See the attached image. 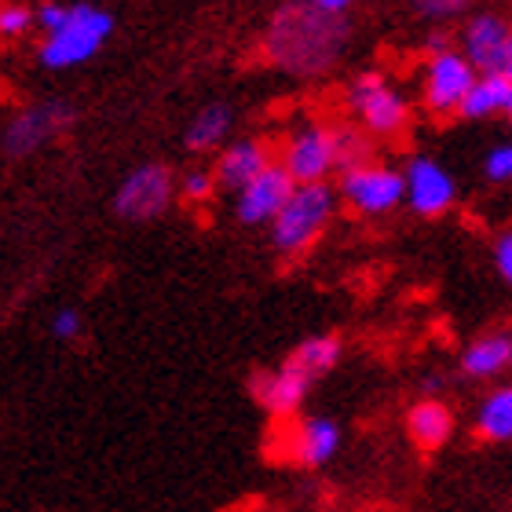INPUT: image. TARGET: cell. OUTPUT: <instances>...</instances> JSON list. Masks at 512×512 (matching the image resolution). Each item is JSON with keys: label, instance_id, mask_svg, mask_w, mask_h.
Listing matches in <instances>:
<instances>
[{"label": "cell", "instance_id": "obj_19", "mask_svg": "<svg viewBox=\"0 0 512 512\" xmlns=\"http://www.w3.org/2000/svg\"><path fill=\"white\" fill-rule=\"evenodd\" d=\"M461 118L483 121V118H512V81L505 74H483L476 88L469 92Z\"/></svg>", "mask_w": 512, "mask_h": 512}, {"label": "cell", "instance_id": "obj_22", "mask_svg": "<svg viewBox=\"0 0 512 512\" xmlns=\"http://www.w3.org/2000/svg\"><path fill=\"white\" fill-rule=\"evenodd\" d=\"M216 172H209V169H187L180 176V194L187 198L191 205H202V202H209L216 194Z\"/></svg>", "mask_w": 512, "mask_h": 512}, {"label": "cell", "instance_id": "obj_7", "mask_svg": "<svg viewBox=\"0 0 512 512\" xmlns=\"http://www.w3.org/2000/svg\"><path fill=\"white\" fill-rule=\"evenodd\" d=\"M476 81H480V74L472 70V63L458 48L428 55L425 74H421V99H425V110L436 114V118L461 114L469 92L476 88Z\"/></svg>", "mask_w": 512, "mask_h": 512}, {"label": "cell", "instance_id": "obj_1", "mask_svg": "<svg viewBox=\"0 0 512 512\" xmlns=\"http://www.w3.org/2000/svg\"><path fill=\"white\" fill-rule=\"evenodd\" d=\"M352 37L348 0L282 4L264 30V55L293 77H319L341 63Z\"/></svg>", "mask_w": 512, "mask_h": 512}, {"label": "cell", "instance_id": "obj_27", "mask_svg": "<svg viewBox=\"0 0 512 512\" xmlns=\"http://www.w3.org/2000/svg\"><path fill=\"white\" fill-rule=\"evenodd\" d=\"M494 267H498L505 286H512V231L498 235V242H494Z\"/></svg>", "mask_w": 512, "mask_h": 512}, {"label": "cell", "instance_id": "obj_15", "mask_svg": "<svg viewBox=\"0 0 512 512\" xmlns=\"http://www.w3.org/2000/svg\"><path fill=\"white\" fill-rule=\"evenodd\" d=\"M271 165H275V158H271V147H267L264 139H235V143H227V147L220 150L213 172L220 187L238 194V191H246L256 176H264Z\"/></svg>", "mask_w": 512, "mask_h": 512}, {"label": "cell", "instance_id": "obj_17", "mask_svg": "<svg viewBox=\"0 0 512 512\" xmlns=\"http://www.w3.org/2000/svg\"><path fill=\"white\" fill-rule=\"evenodd\" d=\"M406 432L421 450H439L454 436V410L439 399H421L406 414Z\"/></svg>", "mask_w": 512, "mask_h": 512}, {"label": "cell", "instance_id": "obj_6", "mask_svg": "<svg viewBox=\"0 0 512 512\" xmlns=\"http://www.w3.org/2000/svg\"><path fill=\"white\" fill-rule=\"evenodd\" d=\"M337 198L348 202L359 216H384L406 202L403 172L381 161H363L355 169H344L337 180Z\"/></svg>", "mask_w": 512, "mask_h": 512}, {"label": "cell", "instance_id": "obj_8", "mask_svg": "<svg viewBox=\"0 0 512 512\" xmlns=\"http://www.w3.org/2000/svg\"><path fill=\"white\" fill-rule=\"evenodd\" d=\"M267 447L282 461H293V465H304V469H319L341 450V428L330 417H293V421H282V428L271 436Z\"/></svg>", "mask_w": 512, "mask_h": 512}, {"label": "cell", "instance_id": "obj_23", "mask_svg": "<svg viewBox=\"0 0 512 512\" xmlns=\"http://www.w3.org/2000/svg\"><path fill=\"white\" fill-rule=\"evenodd\" d=\"M33 26H37L33 8H26V4H0V37L15 41V37H26Z\"/></svg>", "mask_w": 512, "mask_h": 512}, {"label": "cell", "instance_id": "obj_18", "mask_svg": "<svg viewBox=\"0 0 512 512\" xmlns=\"http://www.w3.org/2000/svg\"><path fill=\"white\" fill-rule=\"evenodd\" d=\"M231 128H235V110L227 107V103H209V107H202L191 118V125L183 132V143H187V150H194V154L224 150Z\"/></svg>", "mask_w": 512, "mask_h": 512}, {"label": "cell", "instance_id": "obj_16", "mask_svg": "<svg viewBox=\"0 0 512 512\" xmlns=\"http://www.w3.org/2000/svg\"><path fill=\"white\" fill-rule=\"evenodd\" d=\"M512 370V333L509 330H491L476 337V341L461 352V374L472 381H491Z\"/></svg>", "mask_w": 512, "mask_h": 512}, {"label": "cell", "instance_id": "obj_25", "mask_svg": "<svg viewBox=\"0 0 512 512\" xmlns=\"http://www.w3.org/2000/svg\"><path fill=\"white\" fill-rule=\"evenodd\" d=\"M85 330V319H81V311L77 308H59L52 315V337L55 341H77Z\"/></svg>", "mask_w": 512, "mask_h": 512}, {"label": "cell", "instance_id": "obj_5", "mask_svg": "<svg viewBox=\"0 0 512 512\" xmlns=\"http://www.w3.org/2000/svg\"><path fill=\"white\" fill-rule=\"evenodd\" d=\"M348 107L359 118L363 132L392 139L410 125V99L377 70H363L348 85Z\"/></svg>", "mask_w": 512, "mask_h": 512}, {"label": "cell", "instance_id": "obj_28", "mask_svg": "<svg viewBox=\"0 0 512 512\" xmlns=\"http://www.w3.org/2000/svg\"><path fill=\"white\" fill-rule=\"evenodd\" d=\"M502 74L512 81V41H509V55H505V70H502Z\"/></svg>", "mask_w": 512, "mask_h": 512}, {"label": "cell", "instance_id": "obj_21", "mask_svg": "<svg viewBox=\"0 0 512 512\" xmlns=\"http://www.w3.org/2000/svg\"><path fill=\"white\" fill-rule=\"evenodd\" d=\"M341 352L344 348L337 337H308V341H300L297 348H293V355H289L286 363L315 384L319 377H326L333 366L341 363Z\"/></svg>", "mask_w": 512, "mask_h": 512}, {"label": "cell", "instance_id": "obj_12", "mask_svg": "<svg viewBox=\"0 0 512 512\" xmlns=\"http://www.w3.org/2000/svg\"><path fill=\"white\" fill-rule=\"evenodd\" d=\"M403 180H406V205H410L417 216H425V220L443 216L450 205H454V198H458L454 176H450L436 158H425V154L410 158Z\"/></svg>", "mask_w": 512, "mask_h": 512}, {"label": "cell", "instance_id": "obj_4", "mask_svg": "<svg viewBox=\"0 0 512 512\" xmlns=\"http://www.w3.org/2000/svg\"><path fill=\"white\" fill-rule=\"evenodd\" d=\"M110 33H114V15L107 8L74 4L70 19L41 41L37 59L44 70H70V66H81L92 55H99V48L110 41Z\"/></svg>", "mask_w": 512, "mask_h": 512}, {"label": "cell", "instance_id": "obj_11", "mask_svg": "<svg viewBox=\"0 0 512 512\" xmlns=\"http://www.w3.org/2000/svg\"><path fill=\"white\" fill-rule=\"evenodd\" d=\"M70 125H74V107H66L59 99L26 107L11 118L8 132H4V150L11 158H26L33 150H41L44 143H52L55 136H63Z\"/></svg>", "mask_w": 512, "mask_h": 512}, {"label": "cell", "instance_id": "obj_2", "mask_svg": "<svg viewBox=\"0 0 512 512\" xmlns=\"http://www.w3.org/2000/svg\"><path fill=\"white\" fill-rule=\"evenodd\" d=\"M363 161H370V139L359 128H333L322 121H308L297 132H289L278 165L293 176L297 187H308V183H326L333 172L355 169Z\"/></svg>", "mask_w": 512, "mask_h": 512}, {"label": "cell", "instance_id": "obj_24", "mask_svg": "<svg viewBox=\"0 0 512 512\" xmlns=\"http://www.w3.org/2000/svg\"><path fill=\"white\" fill-rule=\"evenodd\" d=\"M483 176L491 183H512V143L494 147L487 158H483Z\"/></svg>", "mask_w": 512, "mask_h": 512}, {"label": "cell", "instance_id": "obj_9", "mask_svg": "<svg viewBox=\"0 0 512 512\" xmlns=\"http://www.w3.org/2000/svg\"><path fill=\"white\" fill-rule=\"evenodd\" d=\"M172 191H176V180H172L169 165L147 161V165L128 172L125 180H121V187L114 191V213L121 220H132V224L158 220L172 205Z\"/></svg>", "mask_w": 512, "mask_h": 512}, {"label": "cell", "instance_id": "obj_13", "mask_svg": "<svg viewBox=\"0 0 512 512\" xmlns=\"http://www.w3.org/2000/svg\"><path fill=\"white\" fill-rule=\"evenodd\" d=\"M297 183L282 165H271L264 176H256L246 191L235 194V216L238 224L246 227H271L278 220V213L286 209V202L293 198Z\"/></svg>", "mask_w": 512, "mask_h": 512}, {"label": "cell", "instance_id": "obj_14", "mask_svg": "<svg viewBox=\"0 0 512 512\" xmlns=\"http://www.w3.org/2000/svg\"><path fill=\"white\" fill-rule=\"evenodd\" d=\"M308 388H311L308 377L300 374V370H293L289 363L275 366V370H264V374H256L249 381L253 399L271 417H278V421H293L297 417V410L308 399Z\"/></svg>", "mask_w": 512, "mask_h": 512}, {"label": "cell", "instance_id": "obj_26", "mask_svg": "<svg viewBox=\"0 0 512 512\" xmlns=\"http://www.w3.org/2000/svg\"><path fill=\"white\" fill-rule=\"evenodd\" d=\"M461 11H465L461 0H421V4H417V15H421V19H436V22L454 19Z\"/></svg>", "mask_w": 512, "mask_h": 512}, {"label": "cell", "instance_id": "obj_3", "mask_svg": "<svg viewBox=\"0 0 512 512\" xmlns=\"http://www.w3.org/2000/svg\"><path fill=\"white\" fill-rule=\"evenodd\" d=\"M333 216H337V187H330V183L297 187L293 198L286 202V209L278 213V220L267 227L271 249L282 260H297L326 235Z\"/></svg>", "mask_w": 512, "mask_h": 512}, {"label": "cell", "instance_id": "obj_20", "mask_svg": "<svg viewBox=\"0 0 512 512\" xmlns=\"http://www.w3.org/2000/svg\"><path fill=\"white\" fill-rule=\"evenodd\" d=\"M476 436L487 443L512 439V384H498L483 395V403L476 406Z\"/></svg>", "mask_w": 512, "mask_h": 512}, {"label": "cell", "instance_id": "obj_10", "mask_svg": "<svg viewBox=\"0 0 512 512\" xmlns=\"http://www.w3.org/2000/svg\"><path fill=\"white\" fill-rule=\"evenodd\" d=\"M512 41V22L498 11H472L461 30V55L476 74H502Z\"/></svg>", "mask_w": 512, "mask_h": 512}]
</instances>
